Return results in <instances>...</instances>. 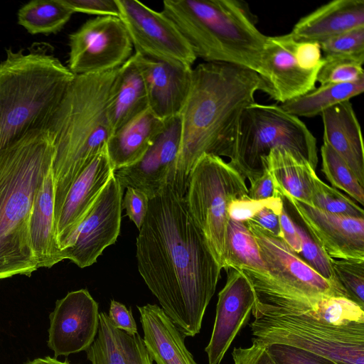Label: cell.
<instances>
[{"mask_svg":"<svg viewBox=\"0 0 364 364\" xmlns=\"http://www.w3.org/2000/svg\"><path fill=\"white\" fill-rule=\"evenodd\" d=\"M139 272L185 336L201 328L222 268L193 221L185 196L167 183L149 200L136 237Z\"/></svg>","mask_w":364,"mask_h":364,"instance_id":"6da1fadb","label":"cell"},{"mask_svg":"<svg viewBox=\"0 0 364 364\" xmlns=\"http://www.w3.org/2000/svg\"><path fill=\"white\" fill-rule=\"evenodd\" d=\"M46 129L32 130L0 150V279L37 270L29 219L38 190L52 167Z\"/></svg>","mask_w":364,"mask_h":364,"instance_id":"5b68a950","label":"cell"},{"mask_svg":"<svg viewBox=\"0 0 364 364\" xmlns=\"http://www.w3.org/2000/svg\"><path fill=\"white\" fill-rule=\"evenodd\" d=\"M114 171L106 145L73 181L55 220V235L61 251Z\"/></svg>","mask_w":364,"mask_h":364,"instance_id":"ffe728a7","label":"cell"},{"mask_svg":"<svg viewBox=\"0 0 364 364\" xmlns=\"http://www.w3.org/2000/svg\"><path fill=\"white\" fill-rule=\"evenodd\" d=\"M6 53L0 61V150L45 129L75 77L46 43Z\"/></svg>","mask_w":364,"mask_h":364,"instance_id":"8992f818","label":"cell"},{"mask_svg":"<svg viewBox=\"0 0 364 364\" xmlns=\"http://www.w3.org/2000/svg\"><path fill=\"white\" fill-rule=\"evenodd\" d=\"M364 27L363 0H334L301 18L288 33L296 43L321 42Z\"/></svg>","mask_w":364,"mask_h":364,"instance_id":"44dd1931","label":"cell"},{"mask_svg":"<svg viewBox=\"0 0 364 364\" xmlns=\"http://www.w3.org/2000/svg\"><path fill=\"white\" fill-rule=\"evenodd\" d=\"M281 212L269 207H265L250 220L268 231L272 235L281 237L279 222Z\"/></svg>","mask_w":364,"mask_h":364,"instance_id":"7dc6e473","label":"cell"},{"mask_svg":"<svg viewBox=\"0 0 364 364\" xmlns=\"http://www.w3.org/2000/svg\"><path fill=\"white\" fill-rule=\"evenodd\" d=\"M148 107L145 85L132 55L119 68L111 90L109 116L113 134Z\"/></svg>","mask_w":364,"mask_h":364,"instance_id":"83f0119b","label":"cell"},{"mask_svg":"<svg viewBox=\"0 0 364 364\" xmlns=\"http://www.w3.org/2000/svg\"><path fill=\"white\" fill-rule=\"evenodd\" d=\"M73 13L119 17L117 0H62Z\"/></svg>","mask_w":364,"mask_h":364,"instance_id":"60d3db41","label":"cell"},{"mask_svg":"<svg viewBox=\"0 0 364 364\" xmlns=\"http://www.w3.org/2000/svg\"><path fill=\"white\" fill-rule=\"evenodd\" d=\"M266 347L277 364H340L329 358L285 344L272 343Z\"/></svg>","mask_w":364,"mask_h":364,"instance_id":"74e56055","label":"cell"},{"mask_svg":"<svg viewBox=\"0 0 364 364\" xmlns=\"http://www.w3.org/2000/svg\"><path fill=\"white\" fill-rule=\"evenodd\" d=\"M264 91L260 76L228 63L205 62L192 69L189 92L179 114L181 134L172 182L186 195L191 171L204 154L225 156L238 119Z\"/></svg>","mask_w":364,"mask_h":364,"instance_id":"3957f363","label":"cell"},{"mask_svg":"<svg viewBox=\"0 0 364 364\" xmlns=\"http://www.w3.org/2000/svg\"><path fill=\"white\" fill-rule=\"evenodd\" d=\"M181 134L179 115L165 120L163 131L144 155L134 164L114 171L122 186L141 190L149 200L156 197L173 179Z\"/></svg>","mask_w":364,"mask_h":364,"instance_id":"9a60e30c","label":"cell"},{"mask_svg":"<svg viewBox=\"0 0 364 364\" xmlns=\"http://www.w3.org/2000/svg\"><path fill=\"white\" fill-rule=\"evenodd\" d=\"M162 12L196 58L235 64L262 75L268 36L258 30L256 16L245 1L166 0Z\"/></svg>","mask_w":364,"mask_h":364,"instance_id":"52a82bcc","label":"cell"},{"mask_svg":"<svg viewBox=\"0 0 364 364\" xmlns=\"http://www.w3.org/2000/svg\"><path fill=\"white\" fill-rule=\"evenodd\" d=\"M323 59L316 77L320 85L353 82L364 79V61L347 58Z\"/></svg>","mask_w":364,"mask_h":364,"instance_id":"8d00e7d4","label":"cell"},{"mask_svg":"<svg viewBox=\"0 0 364 364\" xmlns=\"http://www.w3.org/2000/svg\"><path fill=\"white\" fill-rule=\"evenodd\" d=\"M364 91V79L353 82L325 84L281 104L287 113L296 117H313L327 109L360 95Z\"/></svg>","mask_w":364,"mask_h":364,"instance_id":"f1b7e54d","label":"cell"},{"mask_svg":"<svg viewBox=\"0 0 364 364\" xmlns=\"http://www.w3.org/2000/svg\"><path fill=\"white\" fill-rule=\"evenodd\" d=\"M54 196L51 167L38 190L29 219L31 247L38 269L50 268L64 259L55 235Z\"/></svg>","mask_w":364,"mask_h":364,"instance_id":"cb8c5ba5","label":"cell"},{"mask_svg":"<svg viewBox=\"0 0 364 364\" xmlns=\"http://www.w3.org/2000/svg\"><path fill=\"white\" fill-rule=\"evenodd\" d=\"M247 193L245 178L220 156L203 154L191 171L185 196L188 210L222 269L229 205Z\"/></svg>","mask_w":364,"mask_h":364,"instance_id":"9c48e42d","label":"cell"},{"mask_svg":"<svg viewBox=\"0 0 364 364\" xmlns=\"http://www.w3.org/2000/svg\"><path fill=\"white\" fill-rule=\"evenodd\" d=\"M321 171L334 188L345 191L364 205V187L346 162L326 143L321 147Z\"/></svg>","mask_w":364,"mask_h":364,"instance_id":"1f68e13d","label":"cell"},{"mask_svg":"<svg viewBox=\"0 0 364 364\" xmlns=\"http://www.w3.org/2000/svg\"><path fill=\"white\" fill-rule=\"evenodd\" d=\"M97 337L85 350L92 364H153L144 341L115 327L108 315L100 313Z\"/></svg>","mask_w":364,"mask_h":364,"instance_id":"d4e9b609","label":"cell"},{"mask_svg":"<svg viewBox=\"0 0 364 364\" xmlns=\"http://www.w3.org/2000/svg\"><path fill=\"white\" fill-rule=\"evenodd\" d=\"M118 69L75 75L45 128L54 147L55 222L72 183L113 134L109 103Z\"/></svg>","mask_w":364,"mask_h":364,"instance_id":"277c9868","label":"cell"},{"mask_svg":"<svg viewBox=\"0 0 364 364\" xmlns=\"http://www.w3.org/2000/svg\"><path fill=\"white\" fill-rule=\"evenodd\" d=\"M311 206L333 214L364 218L361 207L336 188L325 183L317 175L314 178Z\"/></svg>","mask_w":364,"mask_h":364,"instance_id":"d6a6232c","label":"cell"},{"mask_svg":"<svg viewBox=\"0 0 364 364\" xmlns=\"http://www.w3.org/2000/svg\"><path fill=\"white\" fill-rule=\"evenodd\" d=\"M279 146L303 157L316 170V139L306 124L279 105L255 102L241 113L225 156L251 183L262 175L264 159Z\"/></svg>","mask_w":364,"mask_h":364,"instance_id":"ba28073f","label":"cell"},{"mask_svg":"<svg viewBox=\"0 0 364 364\" xmlns=\"http://www.w3.org/2000/svg\"><path fill=\"white\" fill-rule=\"evenodd\" d=\"M245 224L256 240L267 272L240 270L250 282L299 297H347L343 291L314 271L282 238L251 220Z\"/></svg>","mask_w":364,"mask_h":364,"instance_id":"30bf717a","label":"cell"},{"mask_svg":"<svg viewBox=\"0 0 364 364\" xmlns=\"http://www.w3.org/2000/svg\"><path fill=\"white\" fill-rule=\"evenodd\" d=\"M74 13L62 0H33L18 11V23L32 35L58 33Z\"/></svg>","mask_w":364,"mask_h":364,"instance_id":"4dcf8cb0","label":"cell"},{"mask_svg":"<svg viewBox=\"0 0 364 364\" xmlns=\"http://www.w3.org/2000/svg\"><path fill=\"white\" fill-rule=\"evenodd\" d=\"M295 41L289 34L268 36L260 75L264 91L282 104L299 97L316 86L319 70L302 68L294 54Z\"/></svg>","mask_w":364,"mask_h":364,"instance_id":"ac0fdd59","label":"cell"},{"mask_svg":"<svg viewBox=\"0 0 364 364\" xmlns=\"http://www.w3.org/2000/svg\"><path fill=\"white\" fill-rule=\"evenodd\" d=\"M149 198L141 190L128 187L124 198L122 208L126 210L129 219L140 230L149 210Z\"/></svg>","mask_w":364,"mask_h":364,"instance_id":"ab89813d","label":"cell"},{"mask_svg":"<svg viewBox=\"0 0 364 364\" xmlns=\"http://www.w3.org/2000/svg\"><path fill=\"white\" fill-rule=\"evenodd\" d=\"M119 18L135 53L151 59L192 68L197 59L176 25L162 11L136 0H117Z\"/></svg>","mask_w":364,"mask_h":364,"instance_id":"8fae6325","label":"cell"},{"mask_svg":"<svg viewBox=\"0 0 364 364\" xmlns=\"http://www.w3.org/2000/svg\"><path fill=\"white\" fill-rule=\"evenodd\" d=\"M223 268L267 273L256 240L245 223L229 220Z\"/></svg>","mask_w":364,"mask_h":364,"instance_id":"f546056e","label":"cell"},{"mask_svg":"<svg viewBox=\"0 0 364 364\" xmlns=\"http://www.w3.org/2000/svg\"><path fill=\"white\" fill-rule=\"evenodd\" d=\"M233 364H277L269 355L267 347L253 338L247 348H234L232 352Z\"/></svg>","mask_w":364,"mask_h":364,"instance_id":"b9f144b4","label":"cell"},{"mask_svg":"<svg viewBox=\"0 0 364 364\" xmlns=\"http://www.w3.org/2000/svg\"><path fill=\"white\" fill-rule=\"evenodd\" d=\"M68 68L75 75L102 73L121 67L133 46L119 17L97 16L69 36Z\"/></svg>","mask_w":364,"mask_h":364,"instance_id":"7c38bea8","label":"cell"},{"mask_svg":"<svg viewBox=\"0 0 364 364\" xmlns=\"http://www.w3.org/2000/svg\"><path fill=\"white\" fill-rule=\"evenodd\" d=\"M331 263L348 298L364 309V260L332 259Z\"/></svg>","mask_w":364,"mask_h":364,"instance_id":"e575fe53","label":"cell"},{"mask_svg":"<svg viewBox=\"0 0 364 364\" xmlns=\"http://www.w3.org/2000/svg\"><path fill=\"white\" fill-rule=\"evenodd\" d=\"M281 237L296 253L301 251V241L297 232L295 223L288 215L284 206L279 215Z\"/></svg>","mask_w":364,"mask_h":364,"instance_id":"bcb514c9","label":"cell"},{"mask_svg":"<svg viewBox=\"0 0 364 364\" xmlns=\"http://www.w3.org/2000/svg\"><path fill=\"white\" fill-rule=\"evenodd\" d=\"M124 188L114 176L62 250L80 268L96 262L104 250L114 244L119 234Z\"/></svg>","mask_w":364,"mask_h":364,"instance_id":"4fadbf2b","label":"cell"},{"mask_svg":"<svg viewBox=\"0 0 364 364\" xmlns=\"http://www.w3.org/2000/svg\"><path fill=\"white\" fill-rule=\"evenodd\" d=\"M295 226L301 241V257L323 278L346 293L334 272L332 258L313 240L304 227L297 223Z\"/></svg>","mask_w":364,"mask_h":364,"instance_id":"d590c367","label":"cell"},{"mask_svg":"<svg viewBox=\"0 0 364 364\" xmlns=\"http://www.w3.org/2000/svg\"><path fill=\"white\" fill-rule=\"evenodd\" d=\"M319 45L324 59L347 58L364 61V27L334 36Z\"/></svg>","mask_w":364,"mask_h":364,"instance_id":"836d02e7","label":"cell"},{"mask_svg":"<svg viewBox=\"0 0 364 364\" xmlns=\"http://www.w3.org/2000/svg\"><path fill=\"white\" fill-rule=\"evenodd\" d=\"M323 142L346 162L364 187V148L360 126L350 100L327 109L321 114Z\"/></svg>","mask_w":364,"mask_h":364,"instance_id":"7402d4cb","label":"cell"},{"mask_svg":"<svg viewBox=\"0 0 364 364\" xmlns=\"http://www.w3.org/2000/svg\"><path fill=\"white\" fill-rule=\"evenodd\" d=\"M250 283L255 303L250 326L264 345L285 344L340 364H364V309L354 301L299 297Z\"/></svg>","mask_w":364,"mask_h":364,"instance_id":"7a4b0ae2","label":"cell"},{"mask_svg":"<svg viewBox=\"0 0 364 364\" xmlns=\"http://www.w3.org/2000/svg\"><path fill=\"white\" fill-rule=\"evenodd\" d=\"M247 196L255 200L280 197L273 178L267 167L264 166L262 175L250 183Z\"/></svg>","mask_w":364,"mask_h":364,"instance_id":"f6af8a7d","label":"cell"},{"mask_svg":"<svg viewBox=\"0 0 364 364\" xmlns=\"http://www.w3.org/2000/svg\"><path fill=\"white\" fill-rule=\"evenodd\" d=\"M165 126L147 108L115 132L107 143V151L114 170L139 161L154 144Z\"/></svg>","mask_w":364,"mask_h":364,"instance_id":"484cf974","label":"cell"},{"mask_svg":"<svg viewBox=\"0 0 364 364\" xmlns=\"http://www.w3.org/2000/svg\"><path fill=\"white\" fill-rule=\"evenodd\" d=\"M132 56L145 85L148 108L163 121L178 116L189 92L193 68L136 53Z\"/></svg>","mask_w":364,"mask_h":364,"instance_id":"d6986e66","label":"cell"},{"mask_svg":"<svg viewBox=\"0 0 364 364\" xmlns=\"http://www.w3.org/2000/svg\"><path fill=\"white\" fill-rule=\"evenodd\" d=\"M108 317L117 328L130 335L137 334V327L132 316V309L129 310L122 303L112 300L109 306Z\"/></svg>","mask_w":364,"mask_h":364,"instance_id":"ee69618b","label":"cell"},{"mask_svg":"<svg viewBox=\"0 0 364 364\" xmlns=\"http://www.w3.org/2000/svg\"><path fill=\"white\" fill-rule=\"evenodd\" d=\"M313 240L332 259L364 260V218L327 213L285 195Z\"/></svg>","mask_w":364,"mask_h":364,"instance_id":"2e32d148","label":"cell"},{"mask_svg":"<svg viewBox=\"0 0 364 364\" xmlns=\"http://www.w3.org/2000/svg\"><path fill=\"white\" fill-rule=\"evenodd\" d=\"M226 283L218 294L212 334L205 352L209 364H220L240 331L248 322L255 303L252 286L245 274L228 269Z\"/></svg>","mask_w":364,"mask_h":364,"instance_id":"e0dca14e","label":"cell"},{"mask_svg":"<svg viewBox=\"0 0 364 364\" xmlns=\"http://www.w3.org/2000/svg\"><path fill=\"white\" fill-rule=\"evenodd\" d=\"M98 304L85 289L68 292L50 314L48 346L55 358L86 350L99 327Z\"/></svg>","mask_w":364,"mask_h":364,"instance_id":"5bb4252c","label":"cell"},{"mask_svg":"<svg viewBox=\"0 0 364 364\" xmlns=\"http://www.w3.org/2000/svg\"><path fill=\"white\" fill-rule=\"evenodd\" d=\"M25 364H70L67 360L62 362L57 360L55 358L46 356L45 358H38L33 360L28 361Z\"/></svg>","mask_w":364,"mask_h":364,"instance_id":"c3c4849f","label":"cell"},{"mask_svg":"<svg viewBox=\"0 0 364 364\" xmlns=\"http://www.w3.org/2000/svg\"><path fill=\"white\" fill-rule=\"evenodd\" d=\"M294 54L299 65L305 70H320L323 65V59L318 43L295 42Z\"/></svg>","mask_w":364,"mask_h":364,"instance_id":"7bdbcfd3","label":"cell"},{"mask_svg":"<svg viewBox=\"0 0 364 364\" xmlns=\"http://www.w3.org/2000/svg\"><path fill=\"white\" fill-rule=\"evenodd\" d=\"M265 207L282 211L284 208L283 199L281 197H274L255 200L250 198L247 196L235 199L228 207L229 218L235 221L245 223L251 220Z\"/></svg>","mask_w":364,"mask_h":364,"instance_id":"f35d334b","label":"cell"},{"mask_svg":"<svg viewBox=\"0 0 364 364\" xmlns=\"http://www.w3.org/2000/svg\"><path fill=\"white\" fill-rule=\"evenodd\" d=\"M269 171L281 198L287 195L311 205L316 170L303 157L284 147H275L263 160Z\"/></svg>","mask_w":364,"mask_h":364,"instance_id":"4316f807","label":"cell"},{"mask_svg":"<svg viewBox=\"0 0 364 364\" xmlns=\"http://www.w3.org/2000/svg\"><path fill=\"white\" fill-rule=\"evenodd\" d=\"M144 343L156 364H198L187 349L185 336L156 304L137 306Z\"/></svg>","mask_w":364,"mask_h":364,"instance_id":"603a6c76","label":"cell"}]
</instances>
